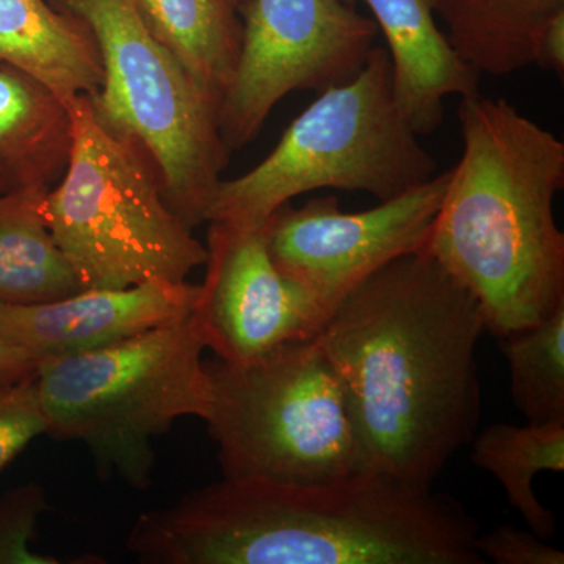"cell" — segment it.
<instances>
[{
	"label": "cell",
	"mask_w": 564,
	"mask_h": 564,
	"mask_svg": "<svg viewBox=\"0 0 564 564\" xmlns=\"http://www.w3.org/2000/svg\"><path fill=\"white\" fill-rule=\"evenodd\" d=\"M485 333L474 296L425 251L381 267L334 307L315 343L367 469L433 488L477 432Z\"/></svg>",
	"instance_id": "1"
},
{
	"label": "cell",
	"mask_w": 564,
	"mask_h": 564,
	"mask_svg": "<svg viewBox=\"0 0 564 564\" xmlns=\"http://www.w3.org/2000/svg\"><path fill=\"white\" fill-rule=\"evenodd\" d=\"M478 524L433 488L362 473L325 484L225 478L137 519L151 564H485Z\"/></svg>",
	"instance_id": "2"
},
{
	"label": "cell",
	"mask_w": 564,
	"mask_h": 564,
	"mask_svg": "<svg viewBox=\"0 0 564 564\" xmlns=\"http://www.w3.org/2000/svg\"><path fill=\"white\" fill-rule=\"evenodd\" d=\"M463 154L422 251L463 285L494 337L564 306V143L505 99L464 96Z\"/></svg>",
	"instance_id": "3"
},
{
	"label": "cell",
	"mask_w": 564,
	"mask_h": 564,
	"mask_svg": "<svg viewBox=\"0 0 564 564\" xmlns=\"http://www.w3.org/2000/svg\"><path fill=\"white\" fill-rule=\"evenodd\" d=\"M192 315L35 372L47 434L84 444L102 477L151 485L154 441L182 417L206 421L212 383Z\"/></svg>",
	"instance_id": "4"
},
{
	"label": "cell",
	"mask_w": 564,
	"mask_h": 564,
	"mask_svg": "<svg viewBox=\"0 0 564 564\" xmlns=\"http://www.w3.org/2000/svg\"><path fill=\"white\" fill-rule=\"evenodd\" d=\"M436 174L437 162L397 106L389 52L375 46L362 69L321 91L261 163L220 182L207 223L258 228L296 196L323 188L386 202Z\"/></svg>",
	"instance_id": "5"
},
{
	"label": "cell",
	"mask_w": 564,
	"mask_h": 564,
	"mask_svg": "<svg viewBox=\"0 0 564 564\" xmlns=\"http://www.w3.org/2000/svg\"><path fill=\"white\" fill-rule=\"evenodd\" d=\"M66 102L69 161L41 210L84 289L187 281L207 248L170 209L150 155L106 131L87 96Z\"/></svg>",
	"instance_id": "6"
},
{
	"label": "cell",
	"mask_w": 564,
	"mask_h": 564,
	"mask_svg": "<svg viewBox=\"0 0 564 564\" xmlns=\"http://www.w3.org/2000/svg\"><path fill=\"white\" fill-rule=\"evenodd\" d=\"M90 29L101 87L87 96L106 131L133 141L161 174L170 209L188 228L209 220L229 159L218 102L155 39L132 0H50Z\"/></svg>",
	"instance_id": "7"
},
{
	"label": "cell",
	"mask_w": 564,
	"mask_h": 564,
	"mask_svg": "<svg viewBox=\"0 0 564 564\" xmlns=\"http://www.w3.org/2000/svg\"><path fill=\"white\" fill-rule=\"evenodd\" d=\"M206 419L225 478L325 484L367 469L343 384L315 339L250 362H206Z\"/></svg>",
	"instance_id": "8"
},
{
	"label": "cell",
	"mask_w": 564,
	"mask_h": 564,
	"mask_svg": "<svg viewBox=\"0 0 564 564\" xmlns=\"http://www.w3.org/2000/svg\"><path fill=\"white\" fill-rule=\"evenodd\" d=\"M242 40L218 122L229 150L250 143L276 104L352 79L377 46L372 18L343 0H247Z\"/></svg>",
	"instance_id": "9"
},
{
	"label": "cell",
	"mask_w": 564,
	"mask_h": 564,
	"mask_svg": "<svg viewBox=\"0 0 564 564\" xmlns=\"http://www.w3.org/2000/svg\"><path fill=\"white\" fill-rule=\"evenodd\" d=\"M448 172L364 212L340 210L334 195L303 206L284 204L270 218L267 247L276 269L313 292L329 310L381 267L422 251Z\"/></svg>",
	"instance_id": "10"
},
{
	"label": "cell",
	"mask_w": 564,
	"mask_h": 564,
	"mask_svg": "<svg viewBox=\"0 0 564 564\" xmlns=\"http://www.w3.org/2000/svg\"><path fill=\"white\" fill-rule=\"evenodd\" d=\"M269 223L232 228L209 223L206 278L192 317L206 348L225 362H250L315 339L332 310L274 265Z\"/></svg>",
	"instance_id": "11"
},
{
	"label": "cell",
	"mask_w": 564,
	"mask_h": 564,
	"mask_svg": "<svg viewBox=\"0 0 564 564\" xmlns=\"http://www.w3.org/2000/svg\"><path fill=\"white\" fill-rule=\"evenodd\" d=\"M199 284L148 282L126 289H85L33 304L0 303V334L39 362L109 347L188 317Z\"/></svg>",
	"instance_id": "12"
},
{
	"label": "cell",
	"mask_w": 564,
	"mask_h": 564,
	"mask_svg": "<svg viewBox=\"0 0 564 564\" xmlns=\"http://www.w3.org/2000/svg\"><path fill=\"white\" fill-rule=\"evenodd\" d=\"M366 3L383 32L392 65L393 96L417 135L444 121L445 99L478 93V76L459 61L434 20V0H343Z\"/></svg>",
	"instance_id": "13"
},
{
	"label": "cell",
	"mask_w": 564,
	"mask_h": 564,
	"mask_svg": "<svg viewBox=\"0 0 564 564\" xmlns=\"http://www.w3.org/2000/svg\"><path fill=\"white\" fill-rule=\"evenodd\" d=\"M0 61L63 101L93 96L101 87V55L90 29L50 0H0Z\"/></svg>",
	"instance_id": "14"
},
{
	"label": "cell",
	"mask_w": 564,
	"mask_h": 564,
	"mask_svg": "<svg viewBox=\"0 0 564 564\" xmlns=\"http://www.w3.org/2000/svg\"><path fill=\"white\" fill-rule=\"evenodd\" d=\"M70 143L68 102L0 61V195L52 187L68 165Z\"/></svg>",
	"instance_id": "15"
},
{
	"label": "cell",
	"mask_w": 564,
	"mask_h": 564,
	"mask_svg": "<svg viewBox=\"0 0 564 564\" xmlns=\"http://www.w3.org/2000/svg\"><path fill=\"white\" fill-rule=\"evenodd\" d=\"M564 0H434L445 39L478 76H507L534 63L538 41Z\"/></svg>",
	"instance_id": "16"
},
{
	"label": "cell",
	"mask_w": 564,
	"mask_h": 564,
	"mask_svg": "<svg viewBox=\"0 0 564 564\" xmlns=\"http://www.w3.org/2000/svg\"><path fill=\"white\" fill-rule=\"evenodd\" d=\"M148 31L220 106L239 61L242 0H132Z\"/></svg>",
	"instance_id": "17"
},
{
	"label": "cell",
	"mask_w": 564,
	"mask_h": 564,
	"mask_svg": "<svg viewBox=\"0 0 564 564\" xmlns=\"http://www.w3.org/2000/svg\"><path fill=\"white\" fill-rule=\"evenodd\" d=\"M51 187L0 195V303L52 302L85 291L41 204Z\"/></svg>",
	"instance_id": "18"
},
{
	"label": "cell",
	"mask_w": 564,
	"mask_h": 564,
	"mask_svg": "<svg viewBox=\"0 0 564 564\" xmlns=\"http://www.w3.org/2000/svg\"><path fill=\"white\" fill-rule=\"evenodd\" d=\"M474 466L491 474L502 486L511 507L530 532L549 541L555 536L556 519L538 500L534 478L543 473H564V422L511 425L492 423L474 434Z\"/></svg>",
	"instance_id": "19"
},
{
	"label": "cell",
	"mask_w": 564,
	"mask_h": 564,
	"mask_svg": "<svg viewBox=\"0 0 564 564\" xmlns=\"http://www.w3.org/2000/svg\"><path fill=\"white\" fill-rule=\"evenodd\" d=\"M499 340L519 413L532 423L564 422V306Z\"/></svg>",
	"instance_id": "20"
},
{
	"label": "cell",
	"mask_w": 564,
	"mask_h": 564,
	"mask_svg": "<svg viewBox=\"0 0 564 564\" xmlns=\"http://www.w3.org/2000/svg\"><path fill=\"white\" fill-rule=\"evenodd\" d=\"M50 508L39 484H25L0 496V564H61L39 554L32 543L40 516Z\"/></svg>",
	"instance_id": "21"
},
{
	"label": "cell",
	"mask_w": 564,
	"mask_h": 564,
	"mask_svg": "<svg viewBox=\"0 0 564 564\" xmlns=\"http://www.w3.org/2000/svg\"><path fill=\"white\" fill-rule=\"evenodd\" d=\"M43 434H47V422L35 375L0 380V473Z\"/></svg>",
	"instance_id": "22"
},
{
	"label": "cell",
	"mask_w": 564,
	"mask_h": 564,
	"mask_svg": "<svg viewBox=\"0 0 564 564\" xmlns=\"http://www.w3.org/2000/svg\"><path fill=\"white\" fill-rule=\"evenodd\" d=\"M475 549L485 562L496 564H564V554L540 536L514 525L496 527L478 533Z\"/></svg>",
	"instance_id": "23"
},
{
	"label": "cell",
	"mask_w": 564,
	"mask_h": 564,
	"mask_svg": "<svg viewBox=\"0 0 564 564\" xmlns=\"http://www.w3.org/2000/svg\"><path fill=\"white\" fill-rule=\"evenodd\" d=\"M533 65L541 69L551 70L556 76L564 74V11H560L549 22L543 35L538 41Z\"/></svg>",
	"instance_id": "24"
},
{
	"label": "cell",
	"mask_w": 564,
	"mask_h": 564,
	"mask_svg": "<svg viewBox=\"0 0 564 564\" xmlns=\"http://www.w3.org/2000/svg\"><path fill=\"white\" fill-rule=\"evenodd\" d=\"M39 361L0 334V380H20L35 375Z\"/></svg>",
	"instance_id": "25"
},
{
	"label": "cell",
	"mask_w": 564,
	"mask_h": 564,
	"mask_svg": "<svg viewBox=\"0 0 564 564\" xmlns=\"http://www.w3.org/2000/svg\"><path fill=\"white\" fill-rule=\"evenodd\" d=\"M245 2H247V0H242V6H243ZM240 9H242V7H240Z\"/></svg>",
	"instance_id": "26"
}]
</instances>
